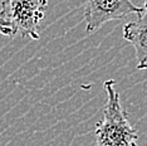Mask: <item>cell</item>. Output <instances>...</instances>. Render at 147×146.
Listing matches in <instances>:
<instances>
[{"mask_svg": "<svg viewBox=\"0 0 147 146\" xmlns=\"http://www.w3.org/2000/svg\"><path fill=\"white\" fill-rule=\"evenodd\" d=\"M0 34L11 36V29L9 28L8 24H6V23H5L4 18H3V16H1V13H0Z\"/></svg>", "mask_w": 147, "mask_h": 146, "instance_id": "5", "label": "cell"}, {"mask_svg": "<svg viewBox=\"0 0 147 146\" xmlns=\"http://www.w3.org/2000/svg\"><path fill=\"white\" fill-rule=\"evenodd\" d=\"M123 39L135 47L137 69H145L147 63V19L146 6L137 14V19L123 26Z\"/></svg>", "mask_w": 147, "mask_h": 146, "instance_id": "4", "label": "cell"}, {"mask_svg": "<svg viewBox=\"0 0 147 146\" xmlns=\"http://www.w3.org/2000/svg\"><path fill=\"white\" fill-rule=\"evenodd\" d=\"M48 0H1V16L13 35L39 39V23L44 18Z\"/></svg>", "mask_w": 147, "mask_h": 146, "instance_id": "2", "label": "cell"}, {"mask_svg": "<svg viewBox=\"0 0 147 146\" xmlns=\"http://www.w3.org/2000/svg\"><path fill=\"white\" fill-rule=\"evenodd\" d=\"M142 10L143 8L136 6L131 0H86V32L93 34L107 22L121 20Z\"/></svg>", "mask_w": 147, "mask_h": 146, "instance_id": "3", "label": "cell"}, {"mask_svg": "<svg viewBox=\"0 0 147 146\" xmlns=\"http://www.w3.org/2000/svg\"><path fill=\"white\" fill-rule=\"evenodd\" d=\"M115 84L116 81L113 79H108L103 83L107 102L102 121L96 126L97 146H137L138 132L129 124Z\"/></svg>", "mask_w": 147, "mask_h": 146, "instance_id": "1", "label": "cell"}]
</instances>
